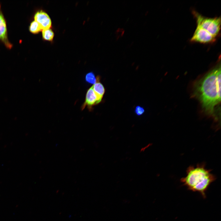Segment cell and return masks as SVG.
Segmentation results:
<instances>
[{
  "label": "cell",
  "instance_id": "cell-8",
  "mask_svg": "<svg viewBox=\"0 0 221 221\" xmlns=\"http://www.w3.org/2000/svg\"><path fill=\"white\" fill-rule=\"evenodd\" d=\"M99 78L98 76L97 81L92 87L96 94L102 99L105 92V89L103 85L99 82Z\"/></svg>",
  "mask_w": 221,
  "mask_h": 221
},
{
  "label": "cell",
  "instance_id": "cell-11",
  "mask_svg": "<svg viewBox=\"0 0 221 221\" xmlns=\"http://www.w3.org/2000/svg\"><path fill=\"white\" fill-rule=\"evenodd\" d=\"M85 79L87 83L94 84L97 81L98 76L96 78L94 73L91 72L86 75Z\"/></svg>",
  "mask_w": 221,
  "mask_h": 221
},
{
  "label": "cell",
  "instance_id": "cell-7",
  "mask_svg": "<svg viewBox=\"0 0 221 221\" xmlns=\"http://www.w3.org/2000/svg\"><path fill=\"white\" fill-rule=\"evenodd\" d=\"M34 19L39 24L42 30L49 29L51 26L50 17L46 12L42 10L38 11L35 14Z\"/></svg>",
  "mask_w": 221,
  "mask_h": 221
},
{
  "label": "cell",
  "instance_id": "cell-2",
  "mask_svg": "<svg viewBox=\"0 0 221 221\" xmlns=\"http://www.w3.org/2000/svg\"><path fill=\"white\" fill-rule=\"evenodd\" d=\"M211 171L206 168L204 162L190 165L187 168L186 176L182 177L180 181L188 190L198 192L205 198L206 192L216 179Z\"/></svg>",
  "mask_w": 221,
  "mask_h": 221
},
{
  "label": "cell",
  "instance_id": "cell-5",
  "mask_svg": "<svg viewBox=\"0 0 221 221\" xmlns=\"http://www.w3.org/2000/svg\"><path fill=\"white\" fill-rule=\"evenodd\" d=\"M0 40L8 49H11L12 45L9 41L6 22L1 10L0 4Z\"/></svg>",
  "mask_w": 221,
  "mask_h": 221
},
{
  "label": "cell",
  "instance_id": "cell-12",
  "mask_svg": "<svg viewBox=\"0 0 221 221\" xmlns=\"http://www.w3.org/2000/svg\"><path fill=\"white\" fill-rule=\"evenodd\" d=\"M144 109L140 106H137L135 108V113L138 115H142L144 112Z\"/></svg>",
  "mask_w": 221,
  "mask_h": 221
},
{
  "label": "cell",
  "instance_id": "cell-9",
  "mask_svg": "<svg viewBox=\"0 0 221 221\" xmlns=\"http://www.w3.org/2000/svg\"><path fill=\"white\" fill-rule=\"evenodd\" d=\"M42 36L45 40L51 41L53 38L54 33L50 29H44L42 30Z\"/></svg>",
  "mask_w": 221,
  "mask_h": 221
},
{
  "label": "cell",
  "instance_id": "cell-4",
  "mask_svg": "<svg viewBox=\"0 0 221 221\" xmlns=\"http://www.w3.org/2000/svg\"><path fill=\"white\" fill-rule=\"evenodd\" d=\"M216 38L205 30L197 25L190 41L191 42L208 44L215 42Z\"/></svg>",
  "mask_w": 221,
  "mask_h": 221
},
{
  "label": "cell",
  "instance_id": "cell-6",
  "mask_svg": "<svg viewBox=\"0 0 221 221\" xmlns=\"http://www.w3.org/2000/svg\"><path fill=\"white\" fill-rule=\"evenodd\" d=\"M102 99V98L96 94L91 87L87 91L85 100L82 106L81 109L83 110L86 107L91 108L92 106L100 103Z\"/></svg>",
  "mask_w": 221,
  "mask_h": 221
},
{
  "label": "cell",
  "instance_id": "cell-1",
  "mask_svg": "<svg viewBox=\"0 0 221 221\" xmlns=\"http://www.w3.org/2000/svg\"><path fill=\"white\" fill-rule=\"evenodd\" d=\"M209 72L197 80L193 94L200 102L204 112L217 121L216 108L221 102L220 60Z\"/></svg>",
  "mask_w": 221,
  "mask_h": 221
},
{
  "label": "cell",
  "instance_id": "cell-3",
  "mask_svg": "<svg viewBox=\"0 0 221 221\" xmlns=\"http://www.w3.org/2000/svg\"><path fill=\"white\" fill-rule=\"evenodd\" d=\"M192 12L196 20L197 26L202 28L216 38L219 36L221 29L220 16L208 17L203 16L195 10H192Z\"/></svg>",
  "mask_w": 221,
  "mask_h": 221
},
{
  "label": "cell",
  "instance_id": "cell-10",
  "mask_svg": "<svg viewBox=\"0 0 221 221\" xmlns=\"http://www.w3.org/2000/svg\"><path fill=\"white\" fill-rule=\"evenodd\" d=\"M29 29L31 33L34 34L38 33L42 30L39 24L35 21L31 23Z\"/></svg>",
  "mask_w": 221,
  "mask_h": 221
}]
</instances>
